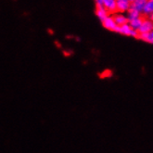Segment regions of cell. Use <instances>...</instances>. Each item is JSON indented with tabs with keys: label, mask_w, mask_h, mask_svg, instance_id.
Wrapping results in <instances>:
<instances>
[{
	"label": "cell",
	"mask_w": 153,
	"mask_h": 153,
	"mask_svg": "<svg viewBox=\"0 0 153 153\" xmlns=\"http://www.w3.org/2000/svg\"><path fill=\"white\" fill-rule=\"evenodd\" d=\"M102 24L106 29L110 30V31L117 32V33H119V31H120V26L117 25V23L115 22V21L113 19V17H111V16L108 17L107 19L102 22Z\"/></svg>",
	"instance_id": "1"
},
{
	"label": "cell",
	"mask_w": 153,
	"mask_h": 153,
	"mask_svg": "<svg viewBox=\"0 0 153 153\" xmlns=\"http://www.w3.org/2000/svg\"><path fill=\"white\" fill-rule=\"evenodd\" d=\"M116 7L118 12H128L131 7L130 0H116Z\"/></svg>",
	"instance_id": "2"
},
{
	"label": "cell",
	"mask_w": 153,
	"mask_h": 153,
	"mask_svg": "<svg viewBox=\"0 0 153 153\" xmlns=\"http://www.w3.org/2000/svg\"><path fill=\"white\" fill-rule=\"evenodd\" d=\"M153 31V22L149 19H144L143 23L138 30L139 33H149Z\"/></svg>",
	"instance_id": "3"
},
{
	"label": "cell",
	"mask_w": 153,
	"mask_h": 153,
	"mask_svg": "<svg viewBox=\"0 0 153 153\" xmlns=\"http://www.w3.org/2000/svg\"><path fill=\"white\" fill-rule=\"evenodd\" d=\"M146 3H147V0H132L130 10L143 13V10H144V7H145Z\"/></svg>",
	"instance_id": "4"
},
{
	"label": "cell",
	"mask_w": 153,
	"mask_h": 153,
	"mask_svg": "<svg viewBox=\"0 0 153 153\" xmlns=\"http://www.w3.org/2000/svg\"><path fill=\"white\" fill-rule=\"evenodd\" d=\"M113 19H114L115 22L117 23V25H118V26H123L124 24L129 23L127 16L123 15V13H117V14H115L113 16Z\"/></svg>",
	"instance_id": "5"
},
{
	"label": "cell",
	"mask_w": 153,
	"mask_h": 153,
	"mask_svg": "<svg viewBox=\"0 0 153 153\" xmlns=\"http://www.w3.org/2000/svg\"><path fill=\"white\" fill-rule=\"evenodd\" d=\"M104 7L109 13H114L117 11L115 0H104Z\"/></svg>",
	"instance_id": "6"
},
{
	"label": "cell",
	"mask_w": 153,
	"mask_h": 153,
	"mask_svg": "<svg viewBox=\"0 0 153 153\" xmlns=\"http://www.w3.org/2000/svg\"><path fill=\"white\" fill-rule=\"evenodd\" d=\"M96 15L97 16V18L101 21V22H103L108 17H109V12L106 10V8L104 7H96Z\"/></svg>",
	"instance_id": "7"
},
{
	"label": "cell",
	"mask_w": 153,
	"mask_h": 153,
	"mask_svg": "<svg viewBox=\"0 0 153 153\" xmlns=\"http://www.w3.org/2000/svg\"><path fill=\"white\" fill-rule=\"evenodd\" d=\"M143 21H144V19H143L142 17H140V18H138V19H136V20H134V21L129 22V24H130L131 28H132L133 30H137V31H138V30L140 29V27H141L142 23H143Z\"/></svg>",
	"instance_id": "8"
},
{
	"label": "cell",
	"mask_w": 153,
	"mask_h": 153,
	"mask_svg": "<svg viewBox=\"0 0 153 153\" xmlns=\"http://www.w3.org/2000/svg\"><path fill=\"white\" fill-rule=\"evenodd\" d=\"M152 13H153V0H147L145 7L143 10V14L149 16Z\"/></svg>",
	"instance_id": "9"
},
{
	"label": "cell",
	"mask_w": 153,
	"mask_h": 153,
	"mask_svg": "<svg viewBox=\"0 0 153 153\" xmlns=\"http://www.w3.org/2000/svg\"><path fill=\"white\" fill-rule=\"evenodd\" d=\"M132 28L129 23L124 24L123 26H120V31L119 33L123 34V35H127V36H131V33H132Z\"/></svg>",
	"instance_id": "10"
},
{
	"label": "cell",
	"mask_w": 153,
	"mask_h": 153,
	"mask_svg": "<svg viewBox=\"0 0 153 153\" xmlns=\"http://www.w3.org/2000/svg\"><path fill=\"white\" fill-rule=\"evenodd\" d=\"M138 38L143 41H145V42L153 44V31L149 33H139Z\"/></svg>",
	"instance_id": "11"
},
{
	"label": "cell",
	"mask_w": 153,
	"mask_h": 153,
	"mask_svg": "<svg viewBox=\"0 0 153 153\" xmlns=\"http://www.w3.org/2000/svg\"><path fill=\"white\" fill-rule=\"evenodd\" d=\"M141 17V13L136 10H129V11L127 12V18H128V21H134L136 19H138V18Z\"/></svg>",
	"instance_id": "12"
},
{
	"label": "cell",
	"mask_w": 153,
	"mask_h": 153,
	"mask_svg": "<svg viewBox=\"0 0 153 153\" xmlns=\"http://www.w3.org/2000/svg\"><path fill=\"white\" fill-rule=\"evenodd\" d=\"M100 76L101 78H108V77H111L112 76V71L111 70H105L104 71H102V74H100Z\"/></svg>",
	"instance_id": "13"
},
{
	"label": "cell",
	"mask_w": 153,
	"mask_h": 153,
	"mask_svg": "<svg viewBox=\"0 0 153 153\" xmlns=\"http://www.w3.org/2000/svg\"><path fill=\"white\" fill-rule=\"evenodd\" d=\"M131 36L136 37V38H138V36H139V33H138V31H137V30H132Z\"/></svg>",
	"instance_id": "14"
},
{
	"label": "cell",
	"mask_w": 153,
	"mask_h": 153,
	"mask_svg": "<svg viewBox=\"0 0 153 153\" xmlns=\"http://www.w3.org/2000/svg\"><path fill=\"white\" fill-rule=\"evenodd\" d=\"M149 19L150 21H152V22H153V13H152L151 15H149Z\"/></svg>",
	"instance_id": "15"
},
{
	"label": "cell",
	"mask_w": 153,
	"mask_h": 153,
	"mask_svg": "<svg viewBox=\"0 0 153 153\" xmlns=\"http://www.w3.org/2000/svg\"><path fill=\"white\" fill-rule=\"evenodd\" d=\"M48 33H51V34H52V33H53V31H52V30H51V29H48Z\"/></svg>",
	"instance_id": "16"
},
{
	"label": "cell",
	"mask_w": 153,
	"mask_h": 153,
	"mask_svg": "<svg viewBox=\"0 0 153 153\" xmlns=\"http://www.w3.org/2000/svg\"><path fill=\"white\" fill-rule=\"evenodd\" d=\"M56 46H58V47H60V45H59L58 42H56Z\"/></svg>",
	"instance_id": "17"
},
{
	"label": "cell",
	"mask_w": 153,
	"mask_h": 153,
	"mask_svg": "<svg viewBox=\"0 0 153 153\" xmlns=\"http://www.w3.org/2000/svg\"><path fill=\"white\" fill-rule=\"evenodd\" d=\"M75 39H76V41H80V40H81V39H80V37H76Z\"/></svg>",
	"instance_id": "18"
}]
</instances>
